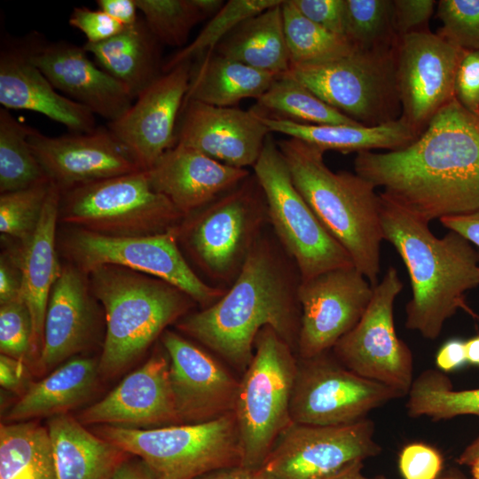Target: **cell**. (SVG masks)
<instances>
[{
    "label": "cell",
    "mask_w": 479,
    "mask_h": 479,
    "mask_svg": "<svg viewBox=\"0 0 479 479\" xmlns=\"http://www.w3.org/2000/svg\"><path fill=\"white\" fill-rule=\"evenodd\" d=\"M0 103L6 109L36 112L71 133L94 130L95 114L60 94L28 59L21 41L4 40L0 53Z\"/></svg>",
    "instance_id": "26"
},
{
    "label": "cell",
    "mask_w": 479,
    "mask_h": 479,
    "mask_svg": "<svg viewBox=\"0 0 479 479\" xmlns=\"http://www.w3.org/2000/svg\"><path fill=\"white\" fill-rule=\"evenodd\" d=\"M87 276L72 263L62 267L47 304L38 373L52 371L91 343L97 310Z\"/></svg>",
    "instance_id": "24"
},
{
    "label": "cell",
    "mask_w": 479,
    "mask_h": 479,
    "mask_svg": "<svg viewBox=\"0 0 479 479\" xmlns=\"http://www.w3.org/2000/svg\"><path fill=\"white\" fill-rule=\"evenodd\" d=\"M256 107L301 123L362 125L327 105L301 82L283 75L256 99Z\"/></svg>",
    "instance_id": "37"
},
{
    "label": "cell",
    "mask_w": 479,
    "mask_h": 479,
    "mask_svg": "<svg viewBox=\"0 0 479 479\" xmlns=\"http://www.w3.org/2000/svg\"><path fill=\"white\" fill-rule=\"evenodd\" d=\"M466 51L429 30L398 37L397 82L401 116L420 135L455 98V78Z\"/></svg>",
    "instance_id": "16"
},
{
    "label": "cell",
    "mask_w": 479,
    "mask_h": 479,
    "mask_svg": "<svg viewBox=\"0 0 479 479\" xmlns=\"http://www.w3.org/2000/svg\"><path fill=\"white\" fill-rule=\"evenodd\" d=\"M396 46L356 49L335 59L293 65L282 75L301 82L357 122L366 127L379 126L401 116Z\"/></svg>",
    "instance_id": "9"
},
{
    "label": "cell",
    "mask_w": 479,
    "mask_h": 479,
    "mask_svg": "<svg viewBox=\"0 0 479 479\" xmlns=\"http://www.w3.org/2000/svg\"><path fill=\"white\" fill-rule=\"evenodd\" d=\"M306 18L328 31L344 36V0H291Z\"/></svg>",
    "instance_id": "49"
},
{
    "label": "cell",
    "mask_w": 479,
    "mask_h": 479,
    "mask_svg": "<svg viewBox=\"0 0 479 479\" xmlns=\"http://www.w3.org/2000/svg\"><path fill=\"white\" fill-rule=\"evenodd\" d=\"M51 185L49 180L26 189L1 193V233L17 240L20 245L27 243L39 224Z\"/></svg>",
    "instance_id": "42"
},
{
    "label": "cell",
    "mask_w": 479,
    "mask_h": 479,
    "mask_svg": "<svg viewBox=\"0 0 479 479\" xmlns=\"http://www.w3.org/2000/svg\"><path fill=\"white\" fill-rule=\"evenodd\" d=\"M20 41L28 59L54 88L94 114L114 122L134 102L128 89L91 61L83 46L50 42L37 33Z\"/></svg>",
    "instance_id": "18"
},
{
    "label": "cell",
    "mask_w": 479,
    "mask_h": 479,
    "mask_svg": "<svg viewBox=\"0 0 479 479\" xmlns=\"http://www.w3.org/2000/svg\"><path fill=\"white\" fill-rule=\"evenodd\" d=\"M407 396L405 406L411 418L427 416L433 420L460 415L479 418V389L455 390L442 371H423L413 380Z\"/></svg>",
    "instance_id": "35"
},
{
    "label": "cell",
    "mask_w": 479,
    "mask_h": 479,
    "mask_svg": "<svg viewBox=\"0 0 479 479\" xmlns=\"http://www.w3.org/2000/svg\"><path fill=\"white\" fill-rule=\"evenodd\" d=\"M30 126L0 109V192H11L49 181L28 141Z\"/></svg>",
    "instance_id": "36"
},
{
    "label": "cell",
    "mask_w": 479,
    "mask_h": 479,
    "mask_svg": "<svg viewBox=\"0 0 479 479\" xmlns=\"http://www.w3.org/2000/svg\"><path fill=\"white\" fill-rule=\"evenodd\" d=\"M60 197V189L52 182L33 236L12 252L21 272V298L31 315L35 364L43 348V325L50 294L62 269L55 243Z\"/></svg>",
    "instance_id": "27"
},
{
    "label": "cell",
    "mask_w": 479,
    "mask_h": 479,
    "mask_svg": "<svg viewBox=\"0 0 479 479\" xmlns=\"http://www.w3.org/2000/svg\"><path fill=\"white\" fill-rule=\"evenodd\" d=\"M0 351L35 365L31 315L21 297L0 303Z\"/></svg>",
    "instance_id": "43"
},
{
    "label": "cell",
    "mask_w": 479,
    "mask_h": 479,
    "mask_svg": "<svg viewBox=\"0 0 479 479\" xmlns=\"http://www.w3.org/2000/svg\"><path fill=\"white\" fill-rule=\"evenodd\" d=\"M87 275L106 314L98 359L100 375L105 377H114L130 365L196 303L177 287L127 268L102 265Z\"/></svg>",
    "instance_id": "5"
},
{
    "label": "cell",
    "mask_w": 479,
    "mask_h": 479,
    "mask_svg": "<svg viewBox=\"0 0 479 479\" xmlns=\"http://www.w3.org/2000/svg\"><path fill=\"white\" fill-rule=\"evenodd\" d=\"M437 2L434 0H393L394 26L398 37L428 31Z\"/></svg>",
    "instance_id": "48"
},
{
    "label": "cell",
    "mask_w": 479,
    "mask_h": 479,
    "mask_svg": "<svg viewBox=\"0 0 479 479\" xmlns=\"http://www.w3.org/2000/svg\"><path fill=\"white\" fill-rule=\"evenodd\" d=\"M467 362L479 365V335L465 342Z\"/></svg>",
    "instance_id": "59"
},
{
    "label": "cell",
    "mask_w": 479,
    "mask_h": 479,
    "mask_svg": "<svg viewBox=\"0 0 479 479\" xmlns=\"http://www.w3.org/2000/svg\"><path fill=\"white\" fill-rule=\"evenodd\" d=\"M403 284L394 267L373 287L370 303L358 323L331 349L336 359L357 375L407 396L413 379L410 348L398 338L393 307Z\"/></svg>",
    "instance_id": "14"
},
{
    "label": "cell",
    "mask_w": 479,
    "mask_h": 479,
    "mask_svg": "<svg viewBox=\"0 0 479 479\" xmlns=\"http://www.w3.org/2000/svg\"><path fill=\"white\" fill-rule=\"evenodd\" d=\"M192 62L161 74L107 128L130 151L143 170L177 144V119L189 88Z\"/></svg>",
    "instance_id": "20"
},
{
    "label": "cell",
    "mask_w": 479,
    "mask_h": 479,
    "mask_svg": "<svg viewBox=\"0 0 479 479\" xmlns=\"http://www.w3.org/2000/svg\"><path fill=\"white\" fill-rule=\"evenodd\" d=\"M28 141L45 174L60 191L143 170L108 128L59 137L31 128Z\"/></svg>",
    "instance_id": "19"
},
{
    "label": "cell",
    "mask_w": 479,
    "mask_h": 479,
    "mask_svg": "<svg viewBox=\"0 0 479 479\" xmlns=\"http://www.w3.org/2000/svg\"><path fill=\"white\" fill-rule=\"evenodd\" d=\"M281 9L290 66L321 62L356 50L344 36L302 15L291 0L283 1Z\"/></svg>",
    "instance_id": "38"
},
{
    "label": "cell",
    "mask_w": 479,
    "mask_h": 479,
    "mask_svg": "<svg viewBox=\"0 0 479 479\" xmlns=\"http://www.w3.org/2000/svg\"><path fill=\"white\" fill-rule=\"evenodd\" d=\"M344 37L357 50L394 48L393 0H344Z\"/></svg>",
    "instance_id": "39"
},
{
    "label": "cell",
    "mask_w": 479,
    "mask_h": 479,
    "mask_svg": "<svg viewBox=\"0 0 479 479\" xmlns=\"http://www.w3.org/2000/svg\"><path fill=\"white\" fill-rule=\"evenodd\" d=\"M293 183L327 232L347 251L353 264L377 284L383 240L380 194L357 173L334 172L322 149L288 137L277 142Z\"/></svg>",
    "instance_id": "4"
},
{
    "label": "cell",
    "mask_w": 479,
    "mask_h": 479,
    "mask_svg": "<svg viewBox=\"0 0 479 479\" xmlns=\"http://www.w3.org/2000/svg\"><path fill=\"white\" fill-rule=\"evenodd\" d=\"M59 217L99 234L136 237L165 232L185 218L154 191L145 170L60 191Z\"/></svg>",
    "instance_id": "10"
},
{
    "label": "cell",
    "mask_w": 479,
    "mask_h": 479,
    "mask_svg": "<svg viewBox=\"0 0 479 479\" xmlns=\"http://www.w3.org/2000/svg\"><path fill=\"white\" fill-rule=\"evenodd\" d=\"M467 363L465 342L451 339L444 342L436 356V365L444 373L453 371Z\"/></svg>",
    "instance_id": "53"
},
{
    "label": "cell",
    "mask_w": 479,
    "mask_h": 479,
    "mask_svg": "<svg viewBox=\"0 0 479 479\" xmlns=\"http://www.w3.org/2000/svg\"><path fill=\"white\" fill-rule=\"evenodd\" d=\"M438 34L464 51H479V0H441Z\"/></svg>",
    "instance_id": "44"
},
{
    "label": "cell",
    "mask_w": 479,
    "mask_h": 479,
    "mask_svg": "<svg viewBox=\"0 0 479 479\" xmlns=\"http://www.w3.org/2000/svg\"><path fill=\"white\" fill-rule=\"evenodd\" d=\"M145 171L153 189L167 197L184 217L250 176L247 169L225 165L179 144Z\"/></svg>",
    "instance_id": "25"
},
{
    "label": "cell",
    "mask_w": 479,
    "mask_h": 479,
    "mask_svg": "<svg viewBox=\"0 0 479 479\" xmlns=\"http://www.w3.org/2000/svg\"><path fill=\"white\" fill-rule=\"evenodd\" d=\"M268 221L264 193L255 175L178 225V241L211 279L233 282Z\"/></svg>",
    "instance_id": "8"
},
{
    "label": "cell",
    "mask_w": 479,
    "mask_h": 479,
    "mask_svg": "<svg viewBox=\"0 0 479 479\" xmlns=\"http://www.w3.org/2000/svg\"><path fill=\"white\" fill-rule=\"evenodd\" d=\"M282 2L283 0H229L210 19L193 41L163 62L162 72L166 73L185 62H192L202 55L213 51L216 45L242 21Z\"/></svg>",
    "instance_id": "40"
},
{
    "label": "cell",
    "mask_w": 479,
    "mask_h": 479,
    "mask_svg": "<svg viewBox=\"0 0 479 479\" xmlns=\"http://www.w3.org/2000/svg\"><path fill=\"white\" fill-rule=\"evenodd\" d=\"M330 351L299 358L293 387V422L336 426L367 418L373 409L404 397L401 392L365 379L342 365Z\"/></svg>",
    "instance_id": "13"
},
{
    "label": "cell",
    "mask_w": 479,
    "mask_h": 479,
    "mask_svg": "<svg viewBox=\"0 0 479 479\" xmlns=\"http://www.w3.org/2000/svg\"><path fill=\"white\" fill-rule=\"evenodd\" d=\"M198 479H266L257 470L240 466L224 468L209 473Z\"/></svg>",
    "instance_id": "56"
},
{
    "label": "cell",
    "mask_w": 479,
    "mask_h": 479,
    "mask_svg": "<svg viewBox=\"0 0 479 479\" xmlns=\"http://www.w3.org/2000/svg\"><path fill=\"white\" fill-rule=\"evenodd\" d=\"M278 78L275 75L210 51L192 62L185 102L232 107L244 98L261 97Z\"/></svg>",
    "instance_id": "32"
},
{
    "label": "cell",
    "mask_w": 479,
    "mask_h": 479,
    "mask_svg": "<svg viewBox=\"0 0 479 479\" xmlns=\"http://www.w3.org/2000/svg\"><path fill=\"white\" fill-rule=\"evenodd\" d=\"M282 250L262 233L231 288L211 305L183 317L177 328L242 372L265 326L273 328L296 351L301 278Z\"/></svg>",
    "instance_id": "2"
},
{
    "label": "cell",
    "mask_w": 479,
    "mask_h": 479,
    "mask_svg": "<svg viewBox=\"0 0 479 479\" xmlns=\"http://www.w3.org/2000/svg\"><path fill=\"white\" fill-rule=\"evenodd\" d=\"M364 461L357 460L320 479H386L384 475L368 477L363 474Z\"/></svg>",
    "instance_id": "57"
},
{
    "label": "cell",
    "mask_w": 479,
    "mask_h": 479,
    "mask_svg": "<svg viewBox=\"0 0 479 479\" xmlns=\"http://www.w3.org/2000/svg\"><path fill=\"white\" fill-rule=\"evenodd\" d=\"M0 479H57L47 427L32 420L1 424Z\"/></svg>",
    "instance_id": "34"
},
{
    "label": "cell",
    "mask_w": 479,
    "mask_h": 479,
    "mask_svg": "<svg viewBox=\"0 0 479 479\" xmlns=\"http://www.w3.org/2000/svg\"><path fill=\"white\" fill-rule=\"evenodd\" d=\"M97 4L99 10L124 27L132 26L139 20L136 0H97Z\"/></svg>",
    "instance_id": "54"
},
{
    "label": "cell",
    "mask_w": 479,
    "mask_h": 479,
    "mask_svg": "<svg viewBox=\"0 0 479 479\" xmlns=\"http://www.w3.org/2000/svg\"><path fill=\"white\" fill-rule=\"evenodd\" d=\"M380 196L383 240L396 248L410 277L406 328L436 340L459 309L476 318L465 301L466 293L479 286V254L473 245L452 231L437 238L428 223Z\"/></svg>",
    "instance_id": "3"
},
{
    "label": "cell",
    "mask_w": 479,
    "mask_h": 479,
    "mask_svg": "<svg viewBox=\"0 0 479 479\" xmlns=\"http://www.w3.org/2000/svg\"><path fill=\"white\" fill-rule=\"evenodd\" d=\"M112 479H157V477L141 459L129 457L119 466Z\"/></svg>",
    "instance_id": "55"
},
{
    "label": "cell",
    "mask_w": 479,
    "mask_h": 479,
    "mask_svg": "<svg viewBox=\"0 0 479 479\" xmlns=\"http://www.w3.org/2000/svg\"><path fill=\"white\" fill-rule=\"evenodd\" d=\"M355 173L429 223L479 209V116L454 98L410 145L357 153Z\"/></svg>",
    "instance_id": "1"
},
{
    "label": "cell",
    "mask_w": 479,
    "mask_h": 479,
    "mask_svg": "<svg viewBox=\"0 0 479 479\" xmlns=\"http://www.w3.org/2000/svg\"><path fill=\"white\" fill-rule=\"evenodd\" d=\"M179 225V224H178ZM178 225L158 234L114 237L76 227L62 241L72 264L88 274L102 265H116L162 279L206 308L224 289L204 282L181 253Z\"/></svg>",
    "instance_id": "12"
},
{
    "label": "cell",
    "mask_w": 479,
    "mask_h": 479,
    "mask_svg": "<svg viewBox=\"0 0 479 479\" xmlns=\"http://www.w3.org/2000/svg\"><path fill=\"white\" fill-rule=\"evenodd\" d=\"M161 342L181 424H199L233 412L240 381L216 359L180 334L166 330Z\"/></svg>",
    "instance_id": "21"
},
{
    "label": "cell",
    "mask_w": 479,
    "mask_h": 479,
    "mask_svg": "<svg viewBox=\"0 0 479 479\" xmlns=\"http://www.w3.org/2000/svg\"><path fill=\"white\" fill-rule=\"evenodd\" d=\"M282 3L242 21L214 51L278 77L284 75L289 69L290 59L284 33Z\"/></svg>",
    "instance_id": "33"
},
{
    "label": "cell",
    "mask_w": 479,
    "mask_h": 479,
    "mask_svg": "<svg viewBox=\"0 0 479 479\" xmlns=\"http://www.w3.org/2000/svg\"><path fill=\"white\" fill-rule=\"evenodd\" d=\"M253 169L265 196L268 221L279 245L295 264L301 281L354 266L349 255L327 232L294 186L271 133Z\"/></svg>",
    "instance_id": "11"
},
{
    "label": "cell",
    "mask_w": 479,
    "mask_h": 479,
    "mask_svg": "<svg viewBox=\"0 0 479 479\" xmlns=\"http://www.w3.org/2000/svg\"><path fill=\"white\" fill-rule=\"evenodd\" d=\"M259 110V109H258ZM271 132H278L317 146L323 151L348 153L373 149L396 151L413 143L420 134L402 118L374 127L364 125H316L271 116L259 110Z\"/></svg>",
    "instance_id": "30"
},
{
    "label": "cell",
    "mask_w": 479,
    "mask_h": 479,
    "mask_svg": "<svg viewBox=\"0 0 479 479\" xmlns=\"http://www.w3.org/2000/svg\"><path fill=\"white\" fill-rule=\"evenodd\" d=\"M444 459L435 447L424 443H412L402 449L398 467L403 479H437Z\"/></svg>",
    "instance_id": "45"
},
{
    "label": "cell",
    "mask_w": 479,
    "mask_h": 479,
    "mask_svg": "<svg viewBox=\"0 0 479 479\" xmlns=\"http://www.w3.org/2000/svg\"><path fill=\"white\" fill-rule=\"evenodd\" d=\"M32 384L28 365L20 359L0 355V385L21 397Z\"/></svg>",
    "instance_id": "50"
},
{
    "label": "cell",
    "mask_w": 479,
    "mask_h": 479,
    "mask_svg": "<svg viewBox=\"0 0 479 479\" xmlns=\"http://www.w3.org/2000/svg\"><path fill=\"white\" fill-rule=\"evenodd\" d=\"M138 11L161 43L183 46L196 24L208 18L197 0H136Z\"/></svg>",
    "instance_id": "41"
},
{
    "label": "cell",
    "mask_w": 479,
    "mask_h": 479,
    "mask_svg": "<svg viewBox=\"0 0 479 479\" xmlns=\"http://www.w3.org/2000/svg\"><path fill=\"white\" fill-rule=\"evenodd\" d=\"M457 462L459 465L468 466L472 478L479 479V445L469 444L459 455Z\"/></svg>",
    "instance_id": "58"
},
{
    "label": "cell",
    "mask_w": 479,
    "mask_h": 479,
    "mask_svg": "<svg viewBox=\"0 0 479 479\" xmlns=\"http://www.w3.org/2000/svg\"><path fill=\"white\" fill-rule=\"evenodd\" d=\"M68 23L80 30L89 43H98L106 41L121 33L125 27L101 10L87 7L74 8Z\"/></svg>",
    "instance_id": "46"
},
{
    "label": "cell",
    "mask_w": 479,
    "mask_h": 479,
    "mask_svg": "<svg viewBox=\"0 0 479 479\" xmlns=\"http://www.w3.org/2000/svg\"><path fill=\"white\" fill-rule=\"evenodd\" d=\"M99 375L98 360L88 357H72L42 380L32 382L9 408L4 419L20 422L67 413L90 398Z\"/></svg>",
    "instance_id": "28"
},
{
    "label": "cell",
    "mask_w": 479,
    "mask_h": 479,
    "mask_svg": "<svg viewBox=\"0 0 479 479\" xmlns=\"http://www.w3.org/2000/svg\"><path fill=\"white\" fill-rule=\"evenodd\" d=\"M373 436L374 423L367 418L336 426L292 421L257 471L266 479H320L379 455Z\"/></svg>",
    "instance_id": "15"
},
{
    "label": "cell",
    "mask_w": 479,
    "mask_h": 479,
    "mask_svg": "<svg viewBox=\"0 0 479 479\" xmlns=\"http://www.w3.org/2000/svg\"><path fill=\"white\" fill-rule=\"evenodd\" d=\"M57 479H112L130 455L65 413L48 418Z\"/></svg>",
    "instance_id": "29"
},
{
    "label": "cell",
    "mask_w": 479,
    "mask_h": 479,
    "mask_svg": "<svg viewBox=\"0 0 479 479\" xmlns=\"http://www.w3.org/2000/svg\"><path fill=\"white\" fill-rule=\"evenodd\" d=\"M95 431L141 459L157 479H198L241 463L233 412L199 424L150 429L100 425Z\"/></svg>",
    "instance_id": "7"
},
{
    "label": "cell",
    "mask_w": 479,
    "mask_h": 479,
    "mask_svg": "<svg viewBox=\"0 0 479 479\" xmlns=\"http://www.w3.org/2000/svg\"><path fill=\"white\" fill-rule=\"evenodd\" d=\"M78 420L82 424L136 429L180 425L167 354L154 353L105 397L83 410Z\"/></svg>",
    "instance_id": "23"
},
{
    "label": "cell",
    "mask_w": 479,
    "mask_h": 479,
    "mask_svg": "<svg viewBox=\"0 0 479 479\" xmlns=\"http://www.w3.org/2000/svg\"><path fill=\"white\" fill-rule=\"evenodd\" d=\"M437 479H473V478H467L466 476L462 475L451 473V474L440 475Z\"/></svg>",
    "instance_id": "60"
},
{
    "label": "cell",
    "mask_w": 479,
    "mask_h": 479,
    "mask_svg": "<svg viewBox=\"0 0 479 479\" xmlns=\"http://www.w3.org/2000/svg\"><path fill=\"white\" fill-rule=\"evenodd\" d=\"M182 112L177 144L235 168L254 167L271 133L256 107L243 110L189 100Z\"/></svg>",
    "instance_id": "22"
},
{
    "label": "cell",
    "mask_w": 479,
    "mask_h": 479,
    "mask_svg": "<svg viewBox=\"0 0 479 479\" xmlns=\"http://www.w3.org/2000/svg\"><path fill=\"white\" fill-rule=\"evenodd\" d=\"M254 347L253 358L240 381L233 413L240 467L257 470L292 423L290 402L298 359L271 326L258 333Z\"/></svg>",
    "instance_id": "6"
},
{
    "label": "cell",
    "mask_w": 479,
    "mask_h": 479,
    "mask_svg": "<svg viewBox=\"0 0 479 479\" xmlns=\"http://www.w3.org/2000/svg\"><path fill=\"white\" fill-rule=\"evenodd\" d=\"M470 444L473 445H479V435Z\"/></svg>",
    "instance_id": "61"
},
{
    "label": "cell",
    "mask_w": 479,
    "mask_h": 479,
    "mask_svg": "<svg viewBox=\"0 0 479 479\" xmlns=\"http://www.w3.org/2000/svg\"><path fill=\"white\" fill-rule=\"evenodd\" d=\"M454 90L456 100L479 116V51H466L456 74Z\"/></svg>",
    "instance_id": "47"
},
{
    "label": "cell",
    "mask_w": 479,
    "mask_h": 479,
    "mask_svg": "<svg viewBox=\"0 0 479 479\" xmlns=\"http://www.w3.org/2000/svg\"><path fill=\"white\" fill-rule=\"evenodd\" d=\"M21 297V272L12 252H4L0 260V303Z\"/></svg>",
    "instance_id": "51"
},
{
    "label": "cell",
    "mask_w": 479,
    "mask_h": 479,
    "mask_svg": "<svg viewBox=\"0 0 479 479\" xmlns=\"http://www.w3.org/2000/svg\"><path fill=\"white\" fill-rule=\"evenodd\" d=\"M373 287L355 266L323 272L301 281V308L296 352L310 358L330 351L358 323Z\"/></svg>",
    "instance_id": "17"
},
{
    "label": "cell",
    "mask_w": 479,
    "mask_h": 479,
    "mask_svg": "<svg viewBox=\"0 0 479 479\" xmlns=\"http://www.w3.org/2000/svg\"><path fill=\"white\" fill-rule=\"evenodd\" d=\"M161 43L144 19L112 38L82 46L95 62L124 85L134 100L161 74Z\"/></svg>",
    "instance_id": "31"
},
{
    "label": "cell",
    "mask_w": 479,
    "mask_h": 479,
    "mask_svg": "<svg viewBox=\"0 0 479 479\" xmlns=\"http://www.w3.org/2000/svg\"><path fill=\"white\" fill-rule=\"evenodd\" d=\"M439 220L449 231L457 232L479 248V209L468 214L442 217Z\"/></svg>",
    "instance_id": "52"
}]
</instances>
